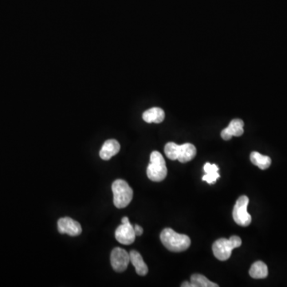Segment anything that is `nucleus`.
I'll list each match as a JSON object with an SVG mask.
<instances>
[{
    "label": "nucleus",
    "instance_id": "20e7f679",
    "mask_svg": "<svg viewBox=\"0 0 287 287\" xmlns=\"http://www.w3.org/2000/svg\"><path fill=\"white\" fill-rule=\"evenodd\" d=\"M168 174L165 161L161 153L153 151L151 153L150 163L147 168V176L152 181L161 182L165 179Z\"/></svg>",
    "mask_w": 287,
    "mask_h": 287
},
{
    "label": "nucleus",
    "instance_id": "f257e3e1",
    "mask_svg": "<svg viewBox=\"0 0 287 287\" xmlns=\"http://www.w3.org/2000/svg\"><path fill=\"white\" fill-rule=\"evenodd\" d=\"M161 240L168 251L172 252L184 251L191 245L188 235L177 233L171 228H165L161 233Z\"/></svg>",
    "mask_w": 287,
    "mask_h": 287
},
{
    "label": "nucleus",
    "instance_id": "6e6552de",
    "mask_svg": "<svg viewBox=\"0 0 287 287\" xmlns=\"http://www.w3.org/2000/svg\"><path fill=\"white\" fill-rule=\"evenodd\" d=\"M57 230L60 234H67L71 236H77L82 232L81 224L70 217H64L58 219Z\"/></svg>",
    "mask_w": 287,
    "mask_h": 287
},
{
    "label": "nucleus",
    "instance_id": "dca6fc26",
    "mask_svg": "<svg viewBox=\"0 0 287 287\" xmlns=\"http://www.w3.org/2000/svg\"><path fill=\"white\" fill-rule=\"evenodd\" d=\"M251 161L254 165L258 166L262 170H265L271 164V159L268 156L260 154L258 152H252L250 156Z\"/></svg>",
    "mask_w": 287,
    "mask_h": 287
},
{
    "label": "nucleus",
    "instance_id": "2eb2a0df",
    "mask_svg": "<svg viewBox=\"0 0 287 287\" xmlns=\"http://www.w3.org/2000/svg\"><path fill=\"white\" fill-rule=\"evenodd\" d=\"M249 274L251 278L255 279L267 278L268 276V266L262 261L255 262L250 269Z\"/></svg>",
    "mask_w": 287,
    "mask_h": 287
},
{
    "label": "nucleus",
    "instance_id": "f3484780",
    "mask_svg": "<svg viewBox=\"0 0 287 287\" xmlns=\"http://www.w3.org/2000/svg\"><path fill=\"white\" fill-rule=\"evenodd\" d=\"M191 283L195 287H219L216 283H212L202 274H195L191 277Z\"/></svg>",
    "mask_w": 287,
    "mask_h": 287
},
{
    "label": "nucleus",
    "instance_id": "9b49d317",
    "mask_svg": "<svg viewBox=\"0 0 287 287\" xmlns=\"http://www.w3.org/2000/svg\"><path fill=\"white\" fill-rule=\"evenodd\" d=\"M121 145L117 140L110 139L106 141L100 150V157L104 161H108L119 153Z\"/></svg>",
    "mask_w": 287,
    "mask_h": 287
},
{
    "label": "nucleus",
    "instance_id": "4468645a",
    "mask_svg": "<svg viewBox=\"0 0 287 287\" xmlns=\"http://www.w3.org/2000/svg\"><path fill=\"white\" fill-rule=\"evenodd\" d=\"M219 168L216 164H212L210 163H206L203 166V171L205 172V175L203 176V181H206L209 184H214L216 182L217 179L220 177L219 174Z\"/></svg>",
    "mask_w": 287,
    "mask_h": 287
},
{
    "label": "nucleus",
    "instance_id": "aec40b11",
    "mask_svg": "<svg viewBox=\"0 0 287 287\" xmlns=\"http://www.w3.org/2000/svg\"><path fill=\"white\" fill-rule=\"evenodd\" d=\"M128 222H129L128 217H123V218H122V223H128Z\"/></svg>",
    "mask_w": 287,
    "mask_h": 287
},
{
    "label": "nucleus",
    "instance_id": "0eeeda50",
    "mask_svg": "<svg viewBox=\"0 0 287 287\" xmlns=\"http://www.w3.org/2000/svg\"><path fill=\"white\" fill-rule=\"evenodd\" d=\"M111 265L115 271L123 272L130 263L129 253L121 248H116L112 251L110 256Z\"/></svg>",
    "mask_w": 287,
    "mask_h": 287
},
{
    "label": "nucleus",
    "instance_id": "ddd939ff",
    "mask_svg": "<svg viewBox=\"0 0 287 287\" xmlns=\"http://www.w3.org/2000/svg\"><path fill=\"white\" fill-rule=\"evenodd\" d=\"M129 257H130V262L136 269L137 274H139L140 276H144L148 274V267L144 262L143 258L139 252L131 251L129 252Z\"/></svg>",
    "mask_w": 287,
    "mask_h": 287
},
{
    "label": "nucleus",
    "instance_id": "9d476101",
    "mask_svg": "<svg viewBox=\"0 0 287 287\" xmlns=\"http://www.w3.org/2000/svg\"><path fill=\"white\" fill-rule=\"evenodd\" d=\"M243 126L244 122L243 120L238 118L232 120L230 122L229 126L221 132V137L225 141H229L232 139V137H240L244 133Z\"/></svg>",
    "mask_w": 287,
    "mask_h": 287
},
{
    "label": "nucleus",
    "instance_id": "f03ea898",
    "mask_svg": "<svg viewBox=\"0 0 287 287\" xmlns=\"http://www.w3.org/2000/svg\"><path fill=\"white\" fill-rule=\"evenodd\" d=\"M164 153L168 159L187 163L194 159L197 155V148L190 143L179 145L174 142H168L164 147Z\"/></svg>",
    "mask_w": 287,
    "mask_h": 287
},
{
    "label": "nucleus",
    "instance_id": "1a4fd4ad",
    "mask_svg": "<svg viewBox=\"0 0 287 287\" xmlns=\"http://www.w3.org/2000/svg\"><path fill=\"white\" fill-rule=\"evenodd\" d=\"M115 238L123 245H130L134 243L136 239L134 227L130 222L122 223V225H120L115 232Z\"/></svg>",
    "mask_w": 287,
    "mask_h": 287
},
{
    "label": "nucleus",
    "instance_id": "39448f33",
    "mask_svg": "<svg viewBox=\"0 0 287 287\" xmlns=\"http://www.w3.org/2000/svg\"><path fill=\"white\" fill-rule=\"evenodd\" d=\"M113 203L117 208H125L133 199V191L127 182L123 179H117L112 184Z\"/></svg>",
    "mask_w": 287,
    "mask_h": 287
},
{
    "label": "nucleus",
    "instance_id": "7ed1b4c3",
    "mask_svg": "<svg viewBox=\"0 0 287 287\" xmlns=\"http://www.w3.org/2000/svg\"><path fill=\"white\" fill-rule=\"evenodd\" d=\"M242 245L240 237L233 235L230 239H218L212 245V251L215 258L220 261L228 260L232 255L233 250L238 248Z\"/></svg>",
    "mask_w": 287,
    "mask_h": 287
},
{
    "label": "nucleus",
    "instance_id": "a211bd4d",
    "mask_svg": "<svg viewBox=\"0 0 287 287\" xmlns=\"http://www.w3.org/2000/svg\"><path fill=\"white\" fill-rule=\"evenodd\" d=\"M134 232L136 234V236H141L143 234V228L141 226L136 225L134 226Z\"/></svg>",
    "mask_w": 287,
    "mask_h": 287
},
{
    "label": "nucleus",
    "instance_id": "6ab92c4d",
    "mask_svg": "<svg viewBox=\"0 0 287 287\" xmlns=\"http://www.w3.org/2000/svg\"><path fill=\"white\" fill-rule=\"evenodd\" d=\"M182 287H195V286L192 283H188V282H184L182 283Z\"/></svg>",
    "mask_w": 287,
    "mask_h": 287
},
{
    "label": "nucleus",
    "instance_id": "423d86ee",
    "mask_svg": "<svg viewBox=\"0 0 287 287\" xmlns=\"http://www.w3.org/2000/svg\"><path fill=\"white\" fill-rule=\"evenodd\" d=\"M249 198L246 196L239 197L233 209V219L241 227H248L251 223V216L248 212Z\"/></svg>",
    "mask_w": 287,
    "mask_h": 287
},
{
    "label": "nucleus",
    "instance_id": "f8f14e48",
    "mask_svg": "<svg viewBox=\"0 0 287 287\" xmlns=\"http://www.w3.org/2000/svg\"><path fill=\"white\" fill-rule=\"evenodd\" d=\"M142 117H143L144 121L147 123L160 124L164 120L165 113L162 108L153 107V108H149L145 112H144Z\"/></svg>",
    "mask_w": 287,
    "mask_h": 287
}]
</instances>
